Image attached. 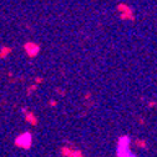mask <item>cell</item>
I'll use <instances>...</instances> for the list:
<instances>
[{"label": "cell", "mask_w": 157, "mask_h": 157, "mask_svg": "<svg viewBox=\"0 0 157 157\" xmlns=\"http://www.w3.org/2000/svg\"><path fill=\"white\" fill-rule=\"evenodd\" d=\"M26 118H28V121H29V122H31L32 125H35V123H36V121H35V117H34V115H32V114L28 115V117H26Z\"/></svg>", "instance_id": "3"}, {"label": "cell", "mask_w": 157, "mask_h": 157, "mask_svg": "<svg viewBox=\"0 0 157 157\" xmlns=\"http://www.w3.org/2000/svg\"><path fill=\"white\" fill-rule=\"evenodd\" d=\"M25 50L29 54V56H35L37 52H39L40 47L37 46V45H35L34 43H28V44L25 45Z\"/></svg>", "instance_id": "2"}, {"label": "cell", "mask_w": 157, "mask_h": 157, "mask_svg": "<svg viewBox=\"0 0 157 157\" xmlns=\"http://www.w3.org/2000/svg\"><path fill=\"white\" fill-rule=\"evenodd\" d=\"M6 52H10V49H7V47H5V51L0 52V56H1V58H4V56H5V55H6Z\"/></svg>", "instance_id": "4"}, {"label": "cell", "mask_w": 157, "mask_h": 157, "mask_svg": "<svg viewBox=\"0 0 157 157\" xmlns=\"http://www.w3.org/2000/svg\"><path fill=\"white\" fill-rule=\"evenodd\" d=\"M16 145L20 146L22 148H29L31 146V135L30 133H24L16 138Z\"/></svg>", "instance_id": "1"}]
</instances>
